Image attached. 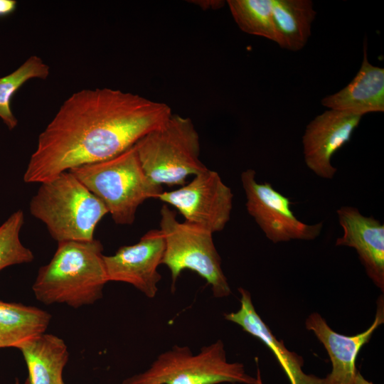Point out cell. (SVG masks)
Segmentation results:
<instances>
[{
    "label": "cell",
    "mask_w": 384,
    "mask_h": 384,
    "mask_svg": "<svg viewBox=\"0 0 384 384\" xmlns=\"http://www.w3.org/2000/svg\"><path fill=\"white\" fill-rule=\"evenodd\" d=\"M170 106L104 87L70 95L39 134L23 175L41 183L60 173L110 159L163 125Z\"/></svg>",
    "instance_id": "1"
},
{
    "label": "cell",
    "mask_w": 384,
    "mask_h": 384,
    "mask_svg": "<svg viewBox=\"0 0 384 384\" xmlns=\"http://www.w3.org/2000/svg\"><path fill=\"white\" fill-rule=\"evenodd\" d=\"M100 241L58 242L50 261L38 272L32 289L45 304H65L73 308L95 303L109 282Z\"/></svg>",
    "instance_id": "2"
},
{
    "label": "cell",
    "mask_w": 384,
    "mask_h": 384,
    "mask_svg": "<svg viewBox=\"0 0 384 384\" xmlns=\"http://www.w3.org/2000/svg\"><path fill=\"white\" fill-rule=\"evenodd\" d=\"M29 210L58 242L93 240L97 224L108 214L102 202L69 171L41 183Z\"/></svg>",
    "instance_id": "3"
},
{
    "label": "cell",
    "mask_w": 384,
    "mask_h": 384,
    "mask_svg": "<svg viewBox=\"0 0 384 384\" xmlns=\"http://www.w3.org/2000/svg\"><path fill=\"white\" fill-rule=\"evenodd\" d=\"M69 171L102 202L117 225L133 224L138 208L163 191L145 174L134 145L110 159Z\"/></svg>",
    "instance_id": "4"
},
{
    "label": "cell",
    "mask_w": 384,
    "mask_h": 384,
    "mask_svg": "<svg viewBox=\"0 0 384 384\" xmlns=\"http://www.w3.org/2000/svg\"><path fill=\"white\" fill-rule=\"evenodd\" d=\"M134 146L143 170L155 183L183 186L208 168L200 159L199 134L191 118L172 114Z\"/></svg>",
    "instance_id": "5"
},
{
    "label": "cell",
    "mask_w": 384,
    "mask_h": 384,
    "mask_svg": "<svg viewBox=\"0 0 384 384\" xmlns=\"http://www.w3.org/2000/svg\"><path fill=\"white\" fill-rule=\"evenodd\" d=\"M241 363L228 361L221 340L203 346L194 354L188 346L175 345L161 353L144 372L122 384H255Z\"/></svg>",
    "instance_id": "6"
},
{
    "label": "cell",
    "mask_w": 384,
    "mask_h": 384,
    "mask_svg": "<svg viewBox=\"0 0 384 384\" xmlns=\"http://www.w3.org/2000/svg\"><path fill=\"white\" fill-rule=\"evenodd\" d=\"M160 230L165 249L161 265L171 272V290L186 269L196 272L210 285L215 297H228L231 290L221 266V258L216 250L213 233L209 230L184 221L180 222L168 205L160 210Z\"/></svg>",
    "instance_id": "7"
},
{
    "label": "cell",
    "mask_w": 384,
    "mask_h": 384,
    "mask_svg": "<svg viewBox=\"0 0 384 384\" xmlns=\"http://www.w3.org/2000/svg\"><path fill=\"white\" fill-rule=\"evenodd\" d=\"M240 180L246 196L247 213L271 242L313 240L319 236L323 222L310 225L299 220L291 208L294 203L275 190L271 183H258L255 170L244 171Z\"/></svg>",
    "instance_id": "8"
},
{
    "label": "cell",
    "mask_w": 384,
    "mask_h": 384,
    "mask_svg": "<svg viewBox=\"0 0 384 384\" xmlns=\"http://www.w3.org/2000/svg\"><path fill=\"white\" fill-rule=\"evenodd\" d=\"M157 199L175 208L185 221L213 234L222 231L230 219L233 193L218 172L207 169L180 188L163 191Z\"/></svg>",
    "instance_id": "9"
},
{
    "label": "cell",
    "mask_w": 384,
    "mask_h": 384,
    "mask_svg": "<svg viewBox=\"0 0 384 384\" xmlns=\"http://www.w3.org/2000/svg\"><path fill=\"white\" fill-rule=\"evenodd\" d=\"M165 241L160 229L146 232L132 245L120 247L112 255H104L108 281L129 284L149 298L158 292Z\"/></svg>",
    "instance_id": "10"
},
{
    "label": "cell",
    "mask_w": 384,
    "mask_h": 384,
    "mask_svg": "<svg viewBox=\"0 0 384 384\" xmlns=\"http://www.w3.org/2000/svg\"><path fill=\"white\" fill-rule=\"evenodd\" d=\"M363 116L329 110L316 116L306 126L302 136L306 166L320 178L331 180L337 169L333 156L348 143Z\"/></svg>",
    "instance_id": "11"
},
{
    "label": "cell",
    "mask_w": 384,
    "mask_h": 384,
    "mask_svg": "<svg viewBox=\"0 0 384 384\" xmlns=\"http://www.w3.org/2000/svg\"><path fill=\"white\" fill-rule=\"evenodd\" d=\"M383 322V296L378 299L376 314L371 326L355 336H345L334 331L316 312L311 313L306 318V329L311 331L323 344L332 364L331 373L324 378V384H359L363 377L356 367L357 356L373 333Z\"/></svg>",
    "instance_id": "12"
},
{
    "label": "cell",
    "mask_w": 384,
    "mask_h": 384,
    "mask_svg": "<svg viewBox=\"0 0 384 384\" xmlns=\"http://www.w3.org/2000/svg\"><path fill=\"white\" fill-rule=\"evenodd\" d=\"M336 213L343 233L335 245L355 249L367 275L383 292V223L373 216H365L353 206H341Z\"/></svg>",
    "instance_id": "13"
},
{
    "label": "cell",
    "mask_w": 384,
    "mask_h": 384,
    "mask_svg": "<svg viewBox=\"0 0 384 384\" xmlns=\"http://www.w3.org/2000/svg\"><path fill=\"white\" fill-rule=\"evenodd\" d=\"M366 41L361 66L353 79L338 92L321 100L330 110L363 116L384 111V69L369 63Z\"/></svg>",
    "instance_id": "14"
},
{
    "label": "cell",
    "mask_w": 384,
    "mask_h": 384,
    "mask_svg": "<svg viewBox=\"0 0 384 384\" xmlns=\"http://www.w3.org/2000/svg\"><path fill=\"white\" fill-rule=\"evenodd\" d=\"M240 308L235 312L225 314V319L233 322L263 342L275 356L290 384H324V379L307 375L303 370V359L296 353L289 351L282 341H279L257 313L250 293L245 289H238Z\"/></svg>",
    "instance_id": "15"
},
{
    "label": "cell",
    "mask_w": 384,
    "mask_h": 384,
    "mask_svg": "<svg viewBox=\"0 0 384 384\" xmlns=\"http://www.w3.org/2000/svg\"><path fill=\"white\" fill-rule=\"evenodd\" d=\"M17 348L28 368L24 384H65L63 371L69 353L62 338L44 333L23 342Z\"/></svg>",
    "instance_id": "16"
},
{
    "label": "cell",
    "mask_w": 384,
    "mask_h": 384,
    "mask_svg": "<svg viewBox=\"0 0 384 384\" xmlns=\"http://www.w3.org/2000/svg\"><path fill=\"white\" fill-rule=\"evenodd\" d=\"M316 14L311 0H272L274 42L289 50L302 49L311 36Z\"/></svg>",
    "instance_id": "17"
},
{
    "label": "cell",
    "mask_w": 384,
    "mask_h": 384,
    "mask_svg": "<svg viewBox=\"0 0 384 384\" xmlns=\"http://www.w3.org/2000/svg\"><path fill=\"white\" fill-rule=\"evenodd\" d=\"M51 319L46 311L33 306L0 300V348H16L44 334Z\"/></svg>",
    "instance_id": "18"
},
{
    "label": "cell",
    "mask_w": 384,
    "mask_h": 384,
    "mask_svg": "<svg viewBox=\"0 0 384 384\" xmlns=\"http://www.w3.org/2000/svg\"><path fill=\"white\" fill-rule=\"evenodd\" d=\"M49 74V65L40 57L32 55L11 73L0 78V118L9 129H14L18 124L10 107L14 94L28 80H44Z\"/></svg>",
    "instance_id": "19"
},
{
    "label": "cell",
    "mask_w": 384,
    "mask_h": 384,
    "mask_svg": "<svg viewBox=\"0 0 384 384\" xmlns=\"http://www.w3.org/2000/svg\"><path fill=\"white\" fill-rule=\"evenodd\" d=\"M232 16L243 31L274 42L272 0H228Z\"/></svg>",
    "instance_id": "20"
},
{
    "label": "cell",
    "mask_w": 384,
    "mask_h": 384,
    "mask_svg": "<svg viewBox=\"0 0 384 384\" xmlns=\"http://www.w3.org/2000/svg\"><path fill=\"white\" fill-rule=\"evenodd\" d=\"M23 223V213L18 210L0 225V271L11 265L31 262L34 259L32 251L20 240Z\"/></svg>",
    "instance_id": "21"
},
{
    "label": "cell",
    "mask_w": 384,
    "mask_h": 384,
    "mask_svg": "<svg viewBox=\"0 0 384 384\" xmlns=\"http://www.w3.org/2000/svg\"><path fill=\"white\" fill-rule=\"evenodd\" d=\"M193 4H195L200 6L202 9H217L221 8L224 5L223 1L216 0H202V1H192Z\"/></svg>",
    "instance_id": "22"
},
{
    "label": "cell",
    "mask_w": 384,
    "mask_h": 384,
    "mask_svg": "<svg viewBox=\"0 0 384 384\" xmlns=\"http://www.w3.org/2000/svg\"><path fill=\"white\" fill-rule=\"evenodd\" d=\"M16 1L14 0H0V16L12 13L16 7Z\"/></svg>",
    "instance_id": "23"
},
{
    "label": "cell",
    "mask_w": 384,
    "mask_h": 384,
    "mask_svg": "<svg viewBox=\"0 0 384 384\" xmlns=\"http://www.w3.org/2000/svg\"><path fill=\"white\" fill-rule=\"evenodd\" d=\"M255 378H256V381L255 384H263L259 368H257V376Z\"/></svg>",
    "instance_id": "24"
}]
</instances>
